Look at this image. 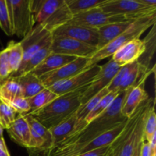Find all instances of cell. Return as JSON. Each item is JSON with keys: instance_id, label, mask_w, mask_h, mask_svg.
<instances>
[{"instance_id": "1", "label": "cell", "mask_w": 156, "mask_h": 156, "mask_svg": "<svg viewBox=\"0 0 156 156\" xmlns=\"http://www.w3.org/2000/svg\"><path fill=\"white\" fill-rule=\"evenodd\" d=\"M127 91L120 92L105 112L58 145L50 156H69L79 148L128 120L121 114L122 104Z\"/></svg>"}, {"instance_id": "2", "label": "cell", "mask_w": 156, "mask_h": 156, "mask_svg": "<svg viewBox=\"0 0 156 156\" xmlns=\"http://www.w3.org/2000/svg\"><path fill=\"white\" fill-rule=\"evenodd\" d=\"M153 101L149 98L137 108L127 120L123 131L109 146L106 156H131L137 145L145 141V120Z\"/></svg>"}, {"instance_id": "3", "label": "cell", "mask_w": 156, "mask_h": 156, "mask_svg": "<svg viewBox=\"0 0 156 156\" xmlns=\"http://www.w3.org/2000/svg\"><path fill=\"white\" fill-rule=\"evenodd\" d=\"M88 86L58 96L45 107L30 113L28 115L31 116L47 129H51L76 114L81 107L82 94Z\"/></svg>"}, {"instance_id": "4", "label": "cell", "mask_w": 156, "mask_h": 156, "mask_svg": "<svg viewBox=\"0 0 156 156\" xmlns=\"http://www.w3.org/2000/svg\"><path fill=\"white\" fill-rule=\"evenodd\" d=\"M30 7L35 23L53 33L73 18L65 0H30Z\"/></svg>"}, {"instance_id": "5", "label": "cell", "mask_w": 156, "mask_h": 156, "mask_svg": "<svg viewBox=\"0 0 156 156\" xmlns=\"http://www.w3.org/2000/svg\"><path fill=\"white\" fill-rule=\"evenodd\" d=\"M155 22L156 13L135 20L129 28L126 29L123 33L119 35L105 47L97 50L95 53L89 58L88 66L91 67L94 64H98L100 61L112 56V55L122 46L125 45L133 40L140 38V37L147 29L155 24Z\"/></svg>"}, {"instance_id": "6", "label": "cell", "mask_w": 156, "mask_h": 156, "mask_svg": "<svg viewBox=\"0 0 156 156\" xmlns=\"http://www.w3.org/2000/svg\"><path fill=\"white\" fill-rule=\"evenodd\" d=\"M12 34L23 38L32 30L35 23L30 0H6Z\"/></svg>"}, {"instance_id": "7", "label": "cell", "mask_w": 156, "mask_h": 156, "mask_svg": "<svg viewBox=\"0 0 156 156\" xmlns=\"http://www.w3.org/2000/svg\"><path fill=\"white\" fill-rule=\"evenodd\" d=\"M30 126V141L27 148L30 156H50L53 149V137L50 129L37 121L31 116L24 114Z\"/></svg>"}, {"instance_id": "8", "label": "cell", "mask_w": 156, "mask_h": 156, "mask_svg": "<svg viewBox=\"0 0 156 156\" xmlns=\"http://www.w3.org/2000/svg\"><path fill=\"white\" fill-rule=\"evenodd\" d=\"M52 38L53 34L51 32L41 24H35L32 30L20 41L23 48V59L17 73L22 69L32 56L41 49L50 46L52 42Z\"/></svg>"}, {"instance_id": "9", "label": "cell", "mask_w": 156, "mask_h": 156, "mask_svg": "<svg viewBox=\"0 0 156 156\" xmlns=\"http://www.w3.org/2000/svg\"><path fill=\"white\" fill-rule=\"evenodd\" d=\"M101 9L106 13L121 15L132 20L156 13V7L143 5L137 0H108Z\"/></svg>"}, {"instance_id": "10", "label": "cell", "mask_w": 156, "mask_h": 156, "mask_svg": "<svg viewBox=\"0 0 156 156\" xmlns=\"http://www.w3.org/2000/svg\"><path fill=\"white\" fill-rule=\"evenodd\" d=\"M50 50L56 54L76 58H91L98 50L96 47L72 38L53 36Z\"/></svg>"}, {"instance_id": "11", "label": "cell", "mask_w": 156, "mask_h": 156, "mask_svg": "<svg viewBox=\"0 0 156 156\" xmlns=\"http://www.w3.org/2000/svg\"><path fill=\"white\" fill-rule=\"evenodd\" d=\"M128 20L132 19H128L121 15L106 13L101 8H96L87 12L74 15L68 23L99 29L111 23L121 22Z\"/></svg>"}, {"instance_id": "12", "label": "cell", "mask_w": 156, "mask_h": 156, "mask_svg": "<svg viewBox=\"0 0 156 156\" xmlns=\"http://www.w3.org/2000/svg\"><path fill=\"white\" fill-rule=\"evenodd\" d=\"M101 68V66L94 64L70 79L57 82L48 88L58 96L81 89L94 80L100 72Z\"/></svg>"}, {"instance_id": "13", "label": "cell", "mask_w": 156, "mask_h": 156, "mask_svg": "<svg viewBox=\"0 0 156 156\" xmlns=\"http://www.w3.org/2000/svg\"><path fill=\"white\" fill-rule=\"evenodd\" d=\"M89 58H76L72 62L59 67V69L40 76L41 82L46 88H50L57 82L65 81L79 74L88 68Z\"/></svg>"}, {"instance_id": "14", "label": "cell", "mask_w": 156, "mask_h": 156, "mask_svg": "<svg viewBox=\"0 0 156 156\" xmlns=\"http://www.w3.org/2000/svg\"><path fill=\"white\" fill-rule=\"evenodd\" d=\"M120 68L121 66L117 65L112 59H110L105 65L101 66L98 74L88 85L87 89L82 94L81 98V106L85 105L89 99L94 97L104 88H108Z\"/></svg>"}, {"instance_id": "15", "label": "cell", "mask_w": 156, "mask_h": 156, "mask_svg": "<svg viewBox=\"0 0 156 156\" xmlns=\"http://www.w3.org/2000/svg\"><path fill=\"white\" fill-rule=\"evenodd\" d=\"M52 34L53 36H61L72 38L96 48L98 44V29L78 25V24L66 23L56 28L52 33Z\"/></svg>"}, {"instance_id": "16", "label": "cell", "mask_w": 156, "mask_h": 156, "mask_svg": "<svg viewBox=\"0 0 156 156\" xmlns=\"http://www.w3.org/2000/svg\"><path fill=\"white\" fill-rule=\"evenodd\" d=\"M145 53V44L140 38L129 41L122 46L111 56V59L120 66L140 60Z\"/></svg>"}, {"instance_id": "17", "label": "cell", "mask_w": 156, "mask_h": 156, "mask_svg": "<svg viewBox=\"0 0 156 156\" xmlns=\"http://www.w3.org/2000/svg\"><path fill=\"white\" fill-rule=\"evenodd\" d=\"M146 79L147 78L142 79L138 85L129 89L126 92L121 107V114L126 118L129 119L142 103L149 98L144 87Z\"/></svg>"}, {"instance_id": "18", "label": "cell", "mask_w": 156, "mask_h": 156, "mask_svg": "<svg viewBox=\"0 0 156 156\" xmlns=\"http://www.w3.org/2000/svg\"><path fill=\"white\" fill-rule=\"evenodd\" d=\"M151 69L139 60L127 64L126 69L118 88L119 92L126 91L138 85L142 79L147 78Z\"/></svg>"}, {"instance_id": "19", "label": "cell", "mask_w": 156, "mask_h": 156, "mask_svg": "<svg viewBox=\"0 0 156 156\" xmlns=\"http://www.w3.org/2000/svg\"><path fill=\"white\" fill-rule=\"evenodd\" d=\"M6 131L12 141L26 149L29 147L30 129V126L24 116L19 114Z\"/></svg>"}, {"instance_id": "20", "label": "cell", "mask_w": 156, "mask_h": 156, "mask_svg": "<svg viewBox=\"0 0 156 156\" xmlns=\"http://www.w3.org/2000/svg\"><path fill=\"white\" fill-rule=\"evenodd\" d=\"M135 20H128V21L115 22L107 24L104 27L98 29V50L103 48L108 45L109 43L114 41L116 37L121 34L129 26L133 24Z\"/></svg>"}, {"instance_id": "21", "label": "cell", "mask_w": 156, "mask_h": 156, "mask_svg": "<svg viewBox=\"0 0 156 156\" xmlns=\"http://www.w3.org/2000/svg\"><path fill=\"white\" fill-rule=\"evenodd\" d=\"M76 59V57H73V56H64V55L56 54V53H52L31 73L40 77L42 75L57 69L59 67L72 62Z\"/></svg>"}, {"instance_id": "22", "label": "cell", "mask_w": 156, "mask_h": 156, "mask_svg": "<svg viewBox=\"0 0 156 156\" xmlns=\"http://www.w3.org/2000/svg\"><path fill=\"white\" fill-rule=\"evenodd\" d=\"M15 78L21 86L24 98H30L46 88L40 78L32 73Z\"/></svg>"}, {"instance_id": "23", "label": "cell", "mask_w": 156, "mask_h": 156, "mask_svg": "<svg viewBox=\"0 0 156 156\" xmlns=\"http://www.w3.org/2000/svg\"><path fill=\"white\" fill-rule=\"evenodd\" d=\"M77 123L78 119L76 113L68 120H65L64 122L58 124L57 126L50 129L53 141V151L57 147L58 145L60 144L62 142H63L66 139L68 138L70 135H72L75 132Z\"/></svg>"}, {"instance_id": "24", "label": "cell", "mask_w": 156, "mask_h": 156, "mask_svg": "<svg viewBox=\"0 0 156 156\" xmlns=\"http://www.w3.org/2000/svg\"><path fill=\"white\" fill-rule=\"evenodd\" d=\"M21 97H23L22 90L15 77L11 76L0 84V102L7 105Z\"/></svg>"}, {"instance_id": "25", "label": "cell", "mask_w": 156, "mask_h": 156, "mask_svg": "<svg viewBox=\"0 0 156 156\" xmlns=\"http://www.w3.org/2000/svg\"><path fill=\"white\" fill-rule=\"evenodd\" d=\"M107 1L108 0H65L73 15L101 8Z\"/></svg>"}, {"instance_id": "26", "label": "cell", "mask_w": 156, "mask_h": 156, "mask_svg": "<svg viewBox=\"0 0 156 156\" xmlns=\"http://www.w3.org/2000/svg\"><path fill=\"white\" fill-rule=\"evenodd\" d=\"M9 65L12 75L17 73L23 59V48L20 42L11 41L6 47Z\"/></svg>"}, {"instance_id": "27", "label": "cell", "mask_w": 156, "mask_h": 156, "mask_svg": "<svg viewBox=\"0 0 156 156\" xmlns=\"http://www.w3.org/2000/svg\"><path fill=\"white\" fill-rule=\"evenodd\" d=\"M57 97L58 95L50 91L49 88H45L42 91L37 94L36 95L27 98L29 106H30V111L27 114L44 108Z\"/></svg>"}, {"instance_id": "28", "label": "cell", "mask_w": 156, "mask_h": 156, "mask_svg": "<svg viewBox=\"0 0 156 156\" xmlns=\"http://www.w3.org/2000/svg\"><path fill=\"white\" fill-rule=\"evenodd\" d=\"M51 53L52 52L50 50V45L41 49V50H39L37 53H35L34 56H32L29 59V60L27 61L25 66L23 67L22 69L20 70L18 73H15V75L12 76V77H18V76H22V75L31 73L38 65H40Z\"/></svg>"}, {"instance_id": "29", "label": "cell", "mask_w": 156, "mask_h": 156, "mask_svg": "<svg viewBox=\"0 0 156 156\" xmlns=\"http://www.w3.org/2000/svg\"><path fill=\"white\" fill-rule=\"evenodd\" d=\"M119 94H120V92H118V91H110L107 95H105L98 102V104L94 107V109L85 117V121L86 123V124H88L89 122H91L94 118H96L99 115H101L102 113L105 112L111 106L112 102L115 100L116 98L118 96Z\"/></svg>"}, {"instance_id": "30", "label": "cell", "mask_w": 156, "mask_h": 156, "mask_svg": "<svg viewBox=\"0 0 156 156\" xmlns=\"http://www.w3.org/2000/svg\"><path fill=\"white\" fill-rule=\"evenodd\" d=\"M151 27L152 28L149 33L145 37V39L143 40L145 44V53H143V56L144 55L146 56H145V60L140 62L148 68L155 53V24H153Z\"/></svg>"}, {"instance_id": "31", "label": "cell", "mask_w": 156, "mask_h": 156, "mask_svg": "<svg viewBox=\"0 0 156 156\" xmlns=\"http://www.w3.org/2000/svg\"><path fill=\"white\" fill-rule=\"evenodd\" d=\"M156 133V114L155 111V101L149 108L146 114L144 124V140L149 142L151 137Z\"/></svg>"}, {"instance_id": "32", "label": "cell", "mask_w": 156, "mask_h": 156, "mask_svg": "<svg viewBox=\"0 0 156 156\" xmlns=\"http://www.w3.org/2000/svg\"><path fill=\"white\" fill-rule=\"evenodd\" d=\"M18 115L10 106L0 102V126L3 129H7Z\"/></svg>"}, {"instance_id": "33", "label": "cell", "mask_w": 156, "mask_h": 156, "mask_svg": "<svg viewBox=\"0 0 156 156\" xmlns=\"http://www.w3.org/2000/svg\"><path fill=\"white\" fill-rule=\"evenodd\" d=\"M0 27L8 36L13 35L6 0H0Z\"/></svg>"}, {"instance_id": "34", "label": "cell", "mask_w": 156, "mask_h": 156, "mask_svg": "<svg viewBox=\"0 0 156 156\" xmlns=\"http://www.w3.org/2000/svg\"><path fill=\"white\" fill-rule=\"evenodd\" d=\"M12 75V72L8 59L7 50L5 48L0 52V84L11 77Z\"/></svg>"}, {"instance_id": "35", "label": "cell", "mask_w": 156, "mask_h": 156, "mask_svg": "<svg viewBox=\"0 0 156 156\" xmlns=\"http://www.w3.org/2000/svg\"><path fill=\"white\" fill-rule=\"evenodd\" d=\"M7 105L10 106L17 114H21V115L27 114L30 111L28 101L27 98H24L23 97L15 99V100L9 102Z\"/></svg>"}, {"instance_id": "36", "label": "cell", "mask_w": 156, "mask_h": 156, "mask_svg": "<svg viewBox=\"0 0 156 156\" xmlns=\"http://www.w3.org/2000/svg\"><path fill=\"white\" fill-rule=\"evenodd\" d=\"M108 148H109V146L94 149V150L86 152L85 153L80 154V155H78L76 156H106Z\"/></svg>"}, {"instance_id": "37", "label": "cell", "mask_w": 156, "mask_h": 156, "mask_svg": "<svg viewBox=\"0 0 156 156\" xmlns=\"http://www.w3.org/2000/svg\"><path fill=\"white\" fill-rule=\"evenodd\" d=\"M141 156H156V154H154L151 149L150 146H149L148 142L144 141L142 144L141 147Z\"/></svg>"}, {"instance_id": "38", "label": "cell", "mask_w": 156, "mask_h": 156, "mask_svg": "<svg viewBox=\"0 0 156 156\" xmlns=\"http://www.w3.org/2000/svg\"><path fill=\"white\" fill-rule=\"evenodd\" d=\"M139 3L148 7H156V0H137Z\"/></svg>"}, {"instance_id": "39", "label": "cell", "mask_w": 156, "mask_h": 156, "mask_svg": "<svg viewBox=\"0 0 156 156\" xmlns=\"http://www.w3.org/2000/svg\"><path fill=\"white\" fill-rule=\"evenodd\" d=\"M148 143H149V146H150V148L151 149H152V152H153L154 154H156V133L151 137L150 140H149Z\"/></svg>"}, {"instance_id": "40", "label": "cell", "mask_w": 156, "mask_h": 156, "mask_svg": "<svg viewBox=\"0 0 156 156\" xmlns=\"http://www.w3.org/2000/svg\"><path fill=\"white\" fill-rule=\"evenodd\" d=\"M143 142L144 141L141 142V143H140L138 145H137V146L135 148V149H134L133 152L131 156H141L140 155V154H141V147Z\"/></svg>"}, {"instance_id": "41", "label": "cell", "mask_w": 156, "mask_h": 156, "mask_svg": "<svg viewBox=\"0 0 156 156\" xmlns=\"http://www.w3.org/2000/svg\"><path fill=\"white\" fill-rule=\"evenodd\" d=\"M0 156H10L8 148H4L0 146Z\"/></svg>"}, {"instance_id": "42", "label": "cell", "mask_w": 156, "mask_h": 156, "mask_svg": "<svg viewBox=\"0 0 156 156\" xmlns=\"http://www.w3.org/2000/svg\"><path fill=\"white\" fill-rule=\"evenodd\" d=\"M0 139H4L3 137V129L0 126Z\"/></svg>"}]
</instances>
